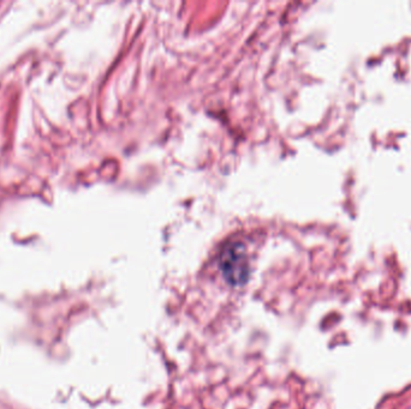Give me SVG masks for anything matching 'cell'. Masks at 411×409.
Segmentation results:
<instances>
[{
  "instance_id": "cell-1",
  "label": "cell",
  "mask_w": 411,
  "mask_h": 409,
  "mask_svg": "<svg viewBox=\"0 0 411 409\" xmlns=\"http://www.w3.org/2000/svg\"><path fill=\"white\" fill-rule=\"evenodd\" d=\"M220 267L224 275L232 284L243 282L248 274L245 249L239 242H231L224 247L220 255Z\"/></svg>"
}]
</instances>
